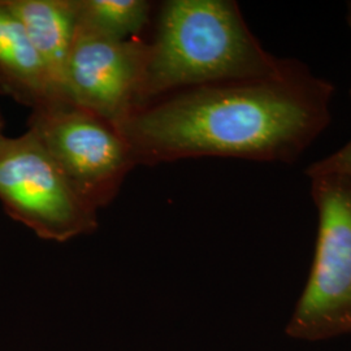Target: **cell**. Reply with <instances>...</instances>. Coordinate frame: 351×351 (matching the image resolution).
Masks as SVG:
<instances>
[{"mask_svg": "<svg viewBox=\"0 0 351 351\" xmlns=\"http://www.w3.org/2000/svg\"><path fill=\"white\" fill-rule=\"evenodd\" d=\"M64 97V75L78 27L75 0H5ZM65 98V97H64Z\"/></svg>", "mask_w": 351, "mask_h": 351, "instance_id": "cell-8", "label": "cell"}, {"mask_svg": "<svg viewBox=\"0 0 351 351\" xmlns=\"http://www.w3.org/2000/svg\"><path fill=\"white\" fill-rule=\"evenodd\" d=\"M333 94L332 82L290 59L272 77L165 95L117 129L137 164L207 156L291 164L329 125Z\"/></svg>", "mask_w": 351, "mask_h": 351, "instance_id": "cell-1", "label": "cell"}, {"mask_svg": "<svg viewBox=\"0 0 351 351\" xmlns=\"http://www.w3.org/2000/svg\"><path fill=\"white\" fill-rule=\"evenodd\" d=\"M147 45L114 40L78 25L64 75V97L114 128L141 108Z\"/></svg>", "mask_w": 351, "mask_h": 351, "instance_id": "cell-6", "label": "cell"}, {"mask_svg": "<svg viewBox=\"0 0 351 351\" xmlns=\"http://www.w3.org/2000/svg\"><path fill=\"white\" fill-rule=\"evenodd\" d=\"M289 62L264 49L236 1L169 0L147 45L141 107L186 88L272 77Z\"/></svg>", "mask_w": 351, "mask_h": 351, "instance_id": "cell-2", "label": "cell"}, {"mask_svg": "<svg viewBox=\"0 0 351 351\" xmlns=\"http://www.w3.org/2000/svg\"><path fill=\"white\" fill-rule=\"evenodd\" d=\"M78 25L101 37L130 40L150 17L146 0H75Z\"/></svg>", "mask_w": 351, "mask_h": 351, "instance_id": "cell-9", "label": "cell"}, {"mask_svg": "<svg viewBox=\"0 0 351 351\" xmlns=\"http://www.w3.org/2000/svg\"><path fill=\"white\" fill-rule=\"evenodd\" d=\"M0 93L33 110L52 101H66L5 0H0Z\"/></svg>", "mask_w": 351, "mask_h": 351, "instance_id": "cell-7", "label": "cell"}, {"mask_svg": "<svg viewBox=\"0 0 351 351\" xmlns=\"http://www.w3.org/2000/svg\"><path fill=\"white\" fill-rule=\"evenodd\" d=\"M306 175L307 177L317 175L351 176V139L339 150L308 165Z\"/></svg>", "mask_w": 351, "mask_h": 351, "instance_id": "cell-10", "label": "cell"}, {"mask_svg": "<svg viewBox=\"0 0 351 351\" xmlns=\"http://www.w3.org/2000/svg\"><path fill=\"white\" fill-rule=\"evenodd\" d=\"M7 139H8V137L4 134V120H3V116L0 113V149L5 143Z\"/></svg>", "mask_w": 351, "mask_h": 351, "instance_id": "cell-11", "label": "cell"}, {"mask_svg": "<svg viewBox=\"0 0 351 351\" xmlns=\"http://www.w3.org/2000/svg\"><path fill=\"white\" fill-rule=\"evenodd\" d=\"M71 185L99 210L112 201L136 163L125 137L108 121L69 101L40 106L29 120Z\"/></svg>", "mask_w": 351, "mask_h": 351, "instance_id": "cell-4", "label": "cell"}, {"mask_svg": "<svg viewBox=\"0 0 351 351\" xmlns=\"http://www.w3.org/2000/svg\"><path fill=\"white\" fill-rule=\"evenodd\" d=\"M317 239L307 284L288 326L295 339L351 333V176H310Z\"/></svg>", "mask_w": 351, "mask_h": 351, "instance_id": "cell-3", "label": "cell"}, {"mask_svg": "<svg viewBox=\"0 0 351 351\" xmlns=\"http://www.w3.org/2000/svg\"><path fill=\"white\" fill-rule=\"evenodd\" d=\"M0 202L40 239L65 242L98 228V210L81 198L29 129L0 149Z\"/></svg>", "mask_w": 351, "mask_h": 351, "instance_id": "cell-5", "label": "cell"}, {"mask_svg": "<svg viewBox=\"0 0 351 351\" xmlns=\"http://www.w3.org/2000/svg\"><path fill=\"white\" fill-rule=\"evenodd\" d=\"M346 20H348V24H349V27H350L351 30V1L348 3V7H346ZM350 97H351V88H350Z\"/></svg>", "mask_w": 351, "mask_h": 351, "instance_id": "cell-12", "label": "cell"}]
</instances>
